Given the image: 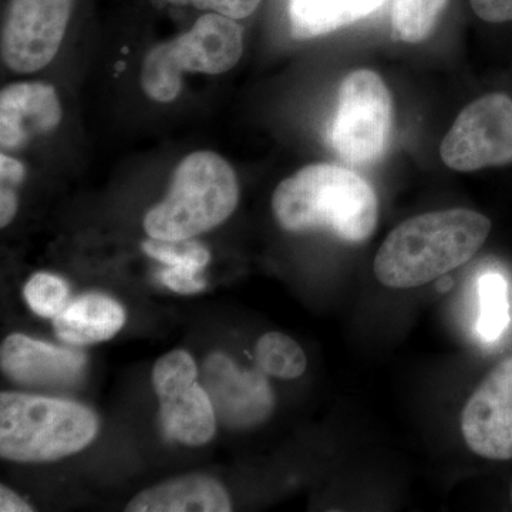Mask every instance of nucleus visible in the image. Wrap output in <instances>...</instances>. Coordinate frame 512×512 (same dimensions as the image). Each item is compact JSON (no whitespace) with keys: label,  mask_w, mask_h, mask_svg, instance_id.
Listing matches in <instances>:
<instances>
[{"label":"nucleus","mask_w":512,"mask_h":512,"mask_svg":"<svg viewBox=\"0 0 512 512\" xmlns=\"http://www.w3.org/2000/svg\"><path fill=\"white\" fill-rule=\"evenodd\" d=\"M490 218L466 208L426 212L387 235L373 261L386 288L413 289L467 264L490 235Z\"/></svg>","instance_id":"f257e3e1"},{"label":"nucleus","mask_w":512,"mask_h":512,"mask_svg":"<svg viewBox=\"0 0 512 512\" xmlns=\"http://www.w3.org/2000/svg\"><path fill=\"white\" fill-rule=\"evenodd\" d=\"M272 211L285 231L320 229L346 244L375 234L379 200L372 185L345 167L313 164L276 187Z\"/></svg>","instance_id":"f03ea898"},{"label":"nucleus","mask_w":512,"mask_h":512,"mask_svg":"<svg viewBox=\"0 0 512 512\" xmlns=\"http://www.w3.org/2000/svg\"><path fill=\"white\" fill-rule=\"evenodd\" d=\"M237 175L212 151H195L175 168L170 191L144 218L151 238L183 241L211 231L237 208Z\"/></svg>","instance_id":"7ed1b4c3"},{"label":"nucleus","mask_w":512,"mask_h":512,"mask_svg":"<svg viewBox=\"0 0 512 512\" xmlns=\"http://www.w3.org/2000/svg\"><path fill=\"white\" fill-rule=\"evenodd\" d=\"M96 416L87 407L33 394H0V454L20 463L55 461L89 446Z\"/></svg>","instance_id":"20e7f679"},{"label":"nucleus","mask_w":512,"mask_h":512,"mask_svg":"<svg viewBox=\"0 0 512 512\" xmlns=\"http://www.w3.org/2000/svg\"><path fill=\"white\" fill-rule=\"evenodd\" d=\"M393 117L392 94L382 77L373 70H355L339 86L333 150L356 167L377 163L389 146Z\"/></svg>","instance_id":"39448f33"},{"label":"nucleus","mask_w":512,"mask_h":512,"mask_svg":"<svg viewBox=\"0 0 512 512\" xmlns=\"http://www.w3.org/2000/svg\"><path fill=\"white\" fill-rule=\"evenodd\" d=\"M451 170L470 173L512 164V99L490 93L461 110L440 146Z\"/></svg>","instance_id":"423d86ee"},{"label":"nucleus","mask_w":512,"mask_h":512,"mask_svg":"<svg viewBox=\"0 0 512 512\" xmlns=\"http://www.w3.org/2000/svg\"><path fill=\"white\" fill-rule=\"evenodd\" d=\"M76 0H8L2 22V59L9 69H45L62 46Z\"/></svg>","instance_id":"0eeeda50"},{"label":"nucleus","mask_w":512,"mask_h":512,"mask_svg":"<svg viewBox=\"0 0 512 512\" xmlns=\"http://www.w3.org/2000/svg\"><path fill=\"white\" fill-rule=\"evenodd\" d=\"M197 377V365L184 350H174L161 357L153 370V386L160 399L165 434L187 446H201L210 441L217 423L210 396Z\"/></svg>","instance_id":"6e6552de"},{"label":"nucleus","mask_w":512,"mask_h":512,"mask_svg":"<svg viewBox=\"0 0 512 512\" xmlns=\"http://www.w3.org/2000/svg\"><path fill=\"white\" fill-rule=\"evenodd\" d=\"M468 448L487 460H512V356L478 384L461 413Z\"/></svg>","instance_id":"1a4fd4ad"},{"label":"nucleus","mask_w":512,"mask_h":512,"mask_svg":"<svg viewBox=\"0 0 512 512\" xmlns=\"http://www.w3.org/2000/svg\"><path fill=\"white\" fill-rule=\"evenodd\" d=\"M204 387L215 414L232 429L259 426L274 409V394L264 375L238 369L221 353H215L205 362Z\"/></svg>","instance_id":"9d476101"},{"label":"nucleus","mask_w":512,"mask_h":512,"mask_svg":"<svg viewBox=\"0 0 512 512\" xmlns=\"http://www.w3.org/2000/svg\"><path fill=\"white\" fill-rule=\"evenodd\" d=\"M55 87L43 82L13 83L0 94L2 150L26 146L33 137L55 130L62 121Z\"/></svg>","instance_id":"9b49d317"},{"label":"nucleus","mask_w":512,"mask_h":512,"mask_svg":"<svg viewBox=\"0 0 512 512\" xmlns=\"http://www.w3.org/2000/svg\"><path fill=\"white\" fill-rule=\"evenodd\" d=\"M0 363L5 375L30 386H67L82 376L86 357L74 349L12 335L2 343Z\"/></svg>","instance_id":"f8f14e48"},{"label":"nucleus","mask_w":512,"mask_h":512,"mask_svg":"<svg viewBox=\"0 0 512 512\" xmlns=\"http://www.w3.org/2000/svg\"><path fill=\"white\" fill-rule=\"evenodd\" d=\"M174 40L185 72L227 73L244 53V30L238 20L215 12H205Z\"/></svg>","instance_id":"ddd939ff"},{"label":"nucleus","mask_w":512,"mask_h":512,"mask_svg":"<svg viewBox=\"0 0 512 512\" xmlns=\"http://www.w3.org/2000/svg\"><path fill=\"white\" fill-rule=\"evenodd\" d=\"M128 512H228L231 501L214 478L185 476L148 488L127 505Z\"/></svg>","instance_id":"4468645a"},{"label":"nucleus","mask_w":512,"mask_h":512,"mask_svg":"<svg viewBox=\"0 0 512 512\" xmlns=\"http://www.w3.org/2000/svg\"><path fill=\"white\" fill-rule=\"evenodd\" d=\"M126 313L109 296H80L55 316V330L63 342L74 346L92 345L109 340L123 328Z\"/></svg>","instance_id":"2eb2a0df"},{"label":"nucleus","mask_w":512,"mask_h":512,"mask_svg":"<svg viewBox=\"0 0 512 512\" xmlns=\"http://www.w3.org/2000/svg\"><path fill=\"white\" fill-rule=\"evenodd\" d=\"M384 0H289L288 18L295 39H313L372 15Z\"/></svg>","instance_id":"dca6fc26"},{"label":"nucleus","mask_w":512,"mask_h":512,"mask_svg":"<svg viewBox=\"0 0 512 512\" xmlns=\"http://www.w3.org/2000/svg\"><path fill=\"white\" fill-rule=\"evenodd\" d=\"M184 72L175 40L158 43L144 57L141 87L150 99L158 103H171L180 96L183 89Z\"/></svg>","instance_id":"f3484780"},{"label":"nucleus","mask_w":512,"mask_h":512,"mask_svg":"<svg viewBox=\"0 0 512 512\" xmlns=\"http://www.w3.org/2000/svg\"><path fill=\"white\" fill-rule=\"evenodd\" d=\"M256 362L266 375L278 379H298L308 366L305 352L298 342L284 333H266L256 343Z\"/></svg>","instance_id":"a211bd4d"},{"label":"nucleus","mask_w":512,"mask_h":512,"mask_svg":"<svg viewBox=\"0 0 512 512\" xmlns=\"http://www.w3.org/2000/svg\"><path fill=\"white\" fill-rule=\"evenodd\" d=\"M448 0H393V36L404 43L423 42L436 29Z\"/></svg>","instance_id":"6ab92c4d"},{"label":"nucleus","mask_w":512,"mask_h":512,"mask_svg":"<svg viewBox=\"0 0 512 512\" xmlns=\"http://www.w3.org/2000/svg\"><path fill=\"white\" fill-rule=\"evenodd\" d=\"M480 316L477 332L485 342H495L510 325L507 281L500 274L483 275L478 281Z\"/></svg>","instance_id":"aec40b11"},{"label":"nucleus","mask_w":512,"mask_h":512,"mask_svg":"<svg viewBox=\"0 0 512 512\" xmlns=\"http://www.w3.org/2000/svg\"><path fill=\"white\" fill-rule=\"evenodd\" d=\"M143 249L151 258L163 262L170 268L190 269L200 272L210 262V252L200 242L192 239L164 241L151 238L144 242Z\"/></svg>","instance_id":"412c9836"},{"label":"nucleus","mask_w":512,"mask_h":512,"mask_svg":"<svg viewBox=\"0 0 512 512\" xmlns=\"http://www.w3.org/2000/svg\"><path fill=\"white\" fill-rule=\"evenodd\" d=\"M69 286L59 276L37 274L25 286L29 308L43 318H55L69 303Z\"/></svg>","instance_id":"4be33fe9"},{"label":"nucleus","mask_w":512,"mask_h":512,"mask_svg":"<svg viewBox=\"0 0 512 512\" xmlns=\"http://www.w3.org/2000/svg\"><path fill=\"white\" fill-rule=\"evenodd\" d=\"M171 6L215 12L234 20L247 19L261 5L262 0H163Z\"/></svg>","instance_id":"5701e85b"},{"label":"nucleus","mask_w":512,"mask_h":512,"mask_svg":"<svg viewBox=\"0 0 512 512\" xmlns=\"http://www.w3.org/2000/svg\"><path fill=\"white\" fill-rule=\"evenodd\" d=\"M200 272L190 271V269L170 268L164 269L160 274L161 282L168 288L180 293L200 292L205 288L204 279L198 276Z\"/></svg>","instance_id":"b1692460"},{"label":"nucleus","mask_w":512,"mask_h":512,"mask_svg":"<svg viewBox=\"0 0 512 512\" xmlns=\"http://www.w3.org/2000/svg\"><path fill=\"white\" fill-rule=\"evenodd\" d=\"M470 5L484 22H512V0H470Z\"/></svg>","instance_id":"393cba45"},{"label":"nucleus","mask_w":512,"mask_h":512,"mask_svg":"<svg viewBox=\"0 0 512 512\" xmlns=\"http://www.w3.org/2000/svg\"><path fill=\"white\" fill-rule=\"evenodd\" d=\"M25 175V165L16 160V158L10 157L9 154L2 153V156H0V178H2V184L18 187L22 183L23 178H25Z\"/></svg>","instance_id":"a878e982"},{"label":"nucleus","mask_w":512,"mask_h":512,"mask_svg":"<svg viewBox=\"0 0 512 512\" xmlns=\"http://www.w3.org/2000/svg\"><path fill=\"white\" fill-rule=\"evenodd\" d=\"M15 188L6 184H2V188H0V225L2 228L12 222L16 211H18V195H16Z\"/></svg>","instance_id":"bb28decb"},{"label":"nucleus","mask_w":512,"mask_h":512,"mask_svg":"<svg viewBox=\"0 0 512 512\" xmlns=\"http://www.w3.org/2000/svg\"><path fill=\"white\" fill-rule=\"evenodd\" d=\"M0 511L2 512H28L33 511L28 503L18 497L15 493L6 488L0 487Z\"/></svg>","instance_id":"cd10ccee"},{"label":"nucleus","mask_w":512,"mask_h":512,"mask_svg":"<svg viewBox=\"0 0 512 512\" xmlns=\"http://www.w3.org/2000/svg\"><path fill=\"white\" fill-rule=\"evenodd\" d=\"M511 501H512V490H511Z\"/></svg>","instance_id":"c85d7f7f"}]
</instances>
